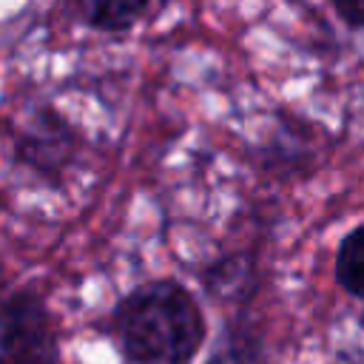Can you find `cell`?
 I'll return each instance as SVG.
<instances>
[{
    "instance_id": "5",
    "label": "cell",
    "mask_w": 364,
    "mask_h": 364,
    "mask_svg": "<svg viewBox=\"0 0 364 364\" xmlns=\"http://www.w3.org/2000/svg\"><path fill=\"white\" fill-rule=\"evenodd\" d=\"M336 279L350 296L364 299V225L344 236L336 256Z\"/></svg>"
},
{
    "instance_id": "1",
    "label": "cell",
    "mask_w": 364,
    "mask_h": 364,
    "mask_svg": "<svg viewBox=\"0 0 364 364\" xmlns=\"http://www.w3.org/2000/svg\"><path fill=\"white\" fill-rule=\"evenodd\" d=\"M114 333L131 361L188 364L205 338V318L182 284L162 279L131 290L119 301Z\"/></svg>"
},
{
    "instance_id": "6",
    "label": "cell",
    "mask_w": 364,
    "mask_h": 364,
    "mask_svg": "<svg viewBox=\"0 0 364 364\" xmlns=\"http://www.w3.org/2000/svg\"><path fill=\"white\" fill-rule=\"evenodd\" d=\"M330 3L347 26L364 28V0H330Z\"/></svg>"
},
{
    "instance_id": "2",
    "label": "cell",
    "mask_w": 364,
    "mask_h": 364,
    "mask_svg": "<svg viewBox=\"0 0 364 364\" xmlns=\"http://www.w3.org/2000/svg\"><path fill=\"white\" fill-rule=\"evenodd\" d=\"M0 364H57V333L48 307L31 290L0 307Z\"/></svg>"
},
{
    "instance_id": "3",
    "label": "cell",
    "mask_w": 364,
    "mask_h": 364,
    "mask_svg": "<svg viewBox=\"0 0 364 364\" xmlns=\"http://www.w3.org/2000/svg\"><path fill=\"white\" fill-rule=\"evenodd\" d=\"M71 131L51 111H40L34 125L17 136V154L40 173H54L71 156Z\"/></svg>"
},
{
    "instance_id": "4",
    "label": "cell",
    "mask_w": 364,
    "mask_h": 364,
    "mask_svg": "<svg viewBox=\"0 0 364 364\" xmlns=\"http://www.w3.org/2000/svg\"><path fill=\"white\" fill-rule=\"evenodd\" d=\"M74 14L100 31H122L139 20L148 0H68Z\"/></svg>"
}]
</instances>
